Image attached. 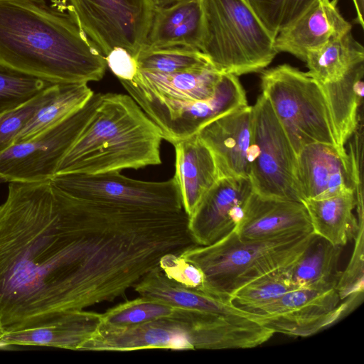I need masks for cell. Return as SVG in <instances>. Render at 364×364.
Masks as SVG:
<instances>
[{
    "label": "cell",
    "mask_w": 364,
    "mask_h": 364,
    "mask_svg": "<svg viewBox=\"0 0 364 364\" xmlns=\"http://www.w3.org/2000/svg\"><path fill=\"white\" fill-rule=\"evenodd\" d=\"M140 213L51 179L9 183L0 205V335L124 296L154 266Z\"/></svg>",
    "instance_id": "1"
},
{
    "label": "cell",
    "mask_w": 364,
    "mask_h": 364,
    "mask_svg": "<svg viewBox=\"0 0 364 364\" xmlns=\"http://www.w3.org/2000/svg\"><path fill=\"white\" fill-rule=\"evenodd\" d=\"M0 64L51 83L99 81L107 67L65 0H0Z\"/></svg>",
    "instance_id": "2"
},
{
    "label": "cell",
    "mask_w": 364,
    "mask_h": 364,
    "mask_svg": "<svg viewBox=\"0 0 364 364\" xmlns=\"http://www.w3.org/2000/svg\"><path fill=\"white\" fill-rule=\"evenodd\" d=\"M119 82L171 144L248 105L237 76L221 73L212 65L175 73L138 69L131 80Z\"/></svg>",
    "instance_id": "3"
},
{
    "label": "cell",
    "mask_w": 364,
    "mask_h": 364,
    "mask_svg": "<svg viewBox=\"0 0 364 364\" xmlns=\"http://www.w3.org/2000/svg\"><path fill=\"white\" fill-rule=\"evenodd\" d=\"M163 139L159 128L130 95L102 94L55 174H98L159 165Z\"/></svg>",
    "instance_id": "4"
},
{
    "label": "cell",
    "mask_w": 364,
    "mask_h": 364,
    "mask_svg": "<svg viewBox=\"0 0 364 364\" xmlns=\"http://www.w3.org/2000/svg\"><path fill=\"white\" fill-rule=\"evenodd\" d=\"M243 328L240 311L232 306L215 311L177 309L170 316L136 326L114 328L100 324L80 350L235 349Z\"/></svg>",
    "instance_id": "5"
},
{
    "label": "cell",
    "mask_w": 364,
    "mask_h": 364,
    "mask_svg": "<svg viewBox=\"0 0 364 364\" xmlns=\"http://www.w3.org/2000/svg\"><path fill=\"white\" fill-rule=\"evenodd\" d=\"M314 236L313 231H308L243 240L233 230L211 245H194L179 255L200 269L207 290L230 297L261 276L291 265Z\"/></svg>",
    "instance_id": "6"
},
{
    "label": "cell",
    "mask_w": 364,
    "mask_h": 364,
    "mask_svg": "<svg viewBox=\"0 0 364 364\" xmlns=\"http://www.w3.org/2000/svg\"><path fill=\"white\" fill-rule=\"evenodd\" d=\"M200 51L221 73L263 70L278 53L275 38L245 0H202Z\"/></svg>",
    "instance_id": "7"
},
{
    "label": "cell",
    "mask_w": 364,
    "mask_h": 364,
    "mask_svg": "<svg viewBox=\"0 0 364 364\" xmlns=\"http://www.w3.org/2000/svg\"><path fill=\"white\" fill-rule=\"evenodd\" d=\"M261 87L296 154L316 142L339 146L321 85L307 73L279 65L262 72Z\"/></svg>",
    "instance_id": "8"
},
{
    "label": "cell",
    "mask_w": 364,
    "mask_h": 364,
    "mask_svg": "<svg viewBox=\"0 0 364 364\" xmlns=\"http://www.w3.org/2000/svg\"><path fill=\"white\" fill-rule=\"evenodd\" d=\"M248 178L262 196L302 201L296 178V154L268 99L252 106Z\"/></svg>",
    "instance_id": "9"
},
{
    "label": "cell",
    "mask_w": 364,
    "mask_h": 364,
    "mask_svg": "<svg viewBox=\"0 0 364 364\" xmlns=\"http://www.w3.org/2000/svg\"><path fill=\"white\" fill-rule=\"evenodd\" d=\"M102 93L36 137L14 144L0 153V181L50 179L97 107Z\"/></svg>",
    "instance_id": "10"
},
{
    "label": "cell",
    "mask_w": 364,
    "mask_h": 364,
    "mask_svg": "<svg viewBox=\"0 0 364 364\" xmlns=\"http://www.w3.org/2000/svg\"><path fill=\"white\" fill-rule=\"evenodd\" d=\"M87 36L107 55L114 48L136 58L154 9L149 0H65Z\"/></svg>",
    "instance_id": "11"
},
{
    "label": "cell",
    "mask_w": 364,
    "mask_h": 364,
    "mask_svg": "<svg viewBox=\"0 0 364 364\" xmlns=\"http://www.w3.org/2000/svg\"><path fill=\"white\" fill-rule=\"evenodd\" d=\"M249 314L264 316L275 333L309 336L329 327L346 314L336 288H295Z\"/></svg>",
    "instance_id": "12"
},
{
    "label": "cell",
    "mask_w": 364,
    "mask_h": 364,
    "mask_svg": "<svg viewBox=\"0 0 364 364\" xmlns=\"http://www.w3.org/2000/svg\"><path fill=\"white\" fill-rule=\"evenodd\" d=\"M252 192L249 178H220L188 217V228L194 243L209 245L232 232Z\"/></svg>",
    "instance_id": "13"
},
{
    "label": "cell",
    "mask_w": 364,
    "mask_h": 364,
    "mask_svg": "<svg viewBox=\"0 0 364 364\" xmlns=\"http://www.w3.org/2000/svg\"><path fill=\"white\" fill-rule=\"evenodd\" d=\"M296 178L302 200L323 199L353 189L350 161L346 149L313 143L296 154Z\"/></svg>",
    "instance_id": "14"
},
{
    "label": "cell",
    "mask_w": 364,
    "mask_h": 364,
    "mask_svg": "<svg viewBox=\"0 0 364 364\" xmlns=\"http://www.w3.org/2000/svg\"><path fill=\"white\" fill-rule=\"evenodd\" d=\"M196 134L211 151L220 178H248L252 106L247 105L215 118Z\"/></svg>",
    "instance_id": "15"
},
{
    "label": "cell",
    "mask_w": 364,
    "mask_h": 364,
    "mask_svg": "<svg viewBox=\"0 0 364 364\" xmlns=\"http://www.w3.org/2000/svg\"><path fill=\"white\" fill-rule=\"evenodd\" d=\"M338 0H321L310 6L275 38L277 51L289 53L305 62L309 53L351 31L341 15Z\"/></svg>",
    "instance_id": "16"
},
{
    "label": "cell",
    "mask_w": 364,
    "mask_h": 364,
    "mask_svg": "<svg viewBox=\"0 0 364 364\" xmlns=\"http://www.w3.org/2000/svg\"><path fill=\"white\" fill-rule=\"evenodd\" d=\"M234 231L243 240H264L312 228L302 201L264 197L253 191Z\"/></svg>",
    "instance_id": "17"
},
{
    "label": "cell",
    "mask_w": 364,
    "mask_h": 364,
    "mask_svg": "<svg viewBox=\"0 0 364 364\" xmlns=\"http://www.w3.org/2000/svg\"><path fill=\"white\" fill-rule=\"evenodd\" d=\"M101 323V314L87 310L59 314L48 319L0 335V347L46 346L80 350Z\"/></svg>",
    "instance_id": "18"
},
{
    "label": "cell",
    "mask_w": 364,
    "mask_h": 364,
    "mask_svg": "<svg viewBox=\"0 0 364 364\" xmlns=\"http://www.w3.org/2000/svg\"><path fill=\"white\" fill-rule=\"evenodd\" d=\"M203 33L202 0H180L154 10L141 51L170 47L200 50Z\"/></svg>",
    "instance_id": "19"
},
{
    "label": "cell",
    "mask_w": 364,
    "mask_h": 364,
    "mask_svg": "<svg viewBox=\"0 0 364 364\" xmlns=\"http://www.w3.org/2000/svg\"><path fill=\"white\" fill-rule=\"evenodd\" d=\"M172 144L176 154L174 177L183 210L190 217L220 177L211 151L197 134Z\"/></svg>",
    "instance_id": "20"
},
{
    "label": "cell",
    "mask_w": 364,
    "mask_h": 364,
    "mask_svg": "<svg viewBox=\"0 0 364 364\" xmlns=\"http://www.w3.org/2000/svg\"><path fill=\"white\" fill-rule=\"evenodd\" d=\"M311 221L313 232L333 245L345 246L354 239L363 219L358 220L355 191L346 189L323 199L302 200Z\"/></svg>",
    "instance_id": "21"
},
{
    "label": "cell",
    "mask_w": 364,
    "mask_h": 364,
    "mask_svg": "<svg viewBox=\"0 0 364 364\" xmlns=\"http://www.w3.org/2000/svg\"><path fill=\"white\" fill-rule=\"evenodd\" d=\"M364 61L352 67L336 81L321 84L338 146L345 145L360 119L364 90Z\"/></svg>",
    "instance_id": "22"
},
{
    "label": "cell",
    "mask_w": 364,
    "mask_h": 364,
    "mask_svg": "<svg viewBox=\"0 0 364 364\" xmlns=\"http://www.w3.org/2000/svg\"><path fill=\"white\" fill-rule=\"evenodd\" d=\"M133 289L140 296L182 309L215 311L232 304L230 297L190 289L172 281L159 264L146 274Z\"/></svg>",
    "instance_id": "23"
},
{
    "label": "cell",
    "mask_w": 364,
    "mask_h": 364,
    "mask_svg": "<svg viewBox=\"0 0 364 364\" xmlns=\"http://www.w3.org/2000/svg\"><path fill=\"white\" fill-rule=\"evenodd\" d=\"M343 247L315 235L306 250L286 268L296 288H336L341 272L338 266Z\"/></svg>",
    "instance_id": "24"
},
{
    "label": "cell",
    "mask_w": 364,
    "mask_h": 364,
    "mask_svg": "<svg viewBox=\"0 0 364 364\" xmlns=\"http://www.w3.org/2000/svg\"><path fill=\"white\" fill-rule=\"evenodd\" d=\"M94 93L87 83H59L54 95L19 131L12 145L31 140L60 122L82 107Z\"/></svg>",
    "instance_id": "25"
},
{
    "label": "cell",
    "mask_w": 364,
    "mask_h": 364,
    "mask_svg": "<svg viewBox=\"0 0 364 364\" xmlns=\"http://www.w3.org/2000/svg\"><path fill=\"white\" fill-rule=\"evenodd\" d=\"M364 61V48L351 31L308 53L307 74L319 83L338 80L352 67Z\"/></svg>",
    "instance_id": "26"
},
{
    "label": "cell",
    "mask_w": 364,
    "mask_h": 364,
    "mask_svg": "<svg viewBox=\"0 0 364 364\" xmlns=\"http://www.w3.org/2000/svg\"><path fill=\"white\" fill-rule=\"evenodd\" d=\"M295 288L284 268L264 274L241 287L230 294V300L237 308L250 313Z\"/></svg>",
    "instance_id": "27"
},
{
    "label": "cell",
    "mask_w": 364,
    "mask_h": 364,
    "mask_svg": "<svg viewBox=\"0 0 364 364\" xmlns=\"http://www.w3.org/2000/svg\"><path fill=\"white\" fill-rule=\"evenodd\" d=\"M138 69L159 73H175L212 65L199 50L170 47L141 51L136 58Z\"/></svg>",
    "instance_id": "28"
},
{
    "label": "cell",
    "mask_w": 364,
    "mask_h": 364,
    "mask_svg": "<svg viewBox=\"0 0 364 364\" xmlns=\"http://www.w3.org/2000/svg\"><path fill=\"white\" fill-rule=\"evenodd\" d=\"M178 308L142 296L121 303L101 314L100 325L107 328L139 326L173 315Z\"/></svg>",
    "instance_id": "29"
},
{
    "label": "cell",
    "mask_w": 364,
    "mask_h": 364,
    "mask_svg": "<svg viewBox=\"0 0 364 364\" xmlns=\"http://www.w3.org/2000/svg\"><path fill=\"white\" fill-rule=\"evenodd\" d=\"M269 33L276 38L310 6L321 0H245Z\"/></svg>",
    "instance_id": "30"
},
{
    "label": "cell",
    "mask_w": 364,
    "mask_h": 364,
    "mask_svg": "<svg viewBox=\"0 0 364 364\" xmlns=\"http://www.w3.org/2000/svg\"><path fill=\"white\" fill-rule=\"evenodd\" d=\"M52 84L0 64V114L27 102Z\"/></svg>",
    "instance_id": "31"
},
{
    "label": "cell",
    "mask_w": 364,
    "mask_h": 364,
    "mask_svg": "<svg viewBox=\"0 0 364 364\" xmlns=\"http://www.w3.org/2000/svg\"><path fill=\"white\" fill-rule=\"evenodd\" d=\"M58 84L50 85L27 102L0 114V153L12 146L19 131L56 92Z\"/></svg>",
    "instance_id": "32"
},
{
    "label": "cell",
    "mask_w": 364,
    "mask_h": 364,
    "mask_svg": "<svg viewBox=\"0 0 364 364\" xmlns=\"http://www.w3.org/2000/svg\"><path fill=\"white\" fill-rule=\"evenodd\" d=\"M159 266L172 281L190 289L208 291L200 269L179 254H166L160 259Z\"/></svg>",
    "instance_id": "33"
},
{
    "label": "cell",
    "mask_w": 364,
    "mask_h": 364,
    "mask_svg": "<svg viewBox=\"0 0 364 364\" xmlns=\"http://www.w3.org/2000/svg\"><path fill=\"white\" fill-rule=\"evenodd\" d=\"M105 60L119 80H131L138 71L136 58L122 48H114L105 55Z\"/></svg>",
    "instance_id": "34"
},
{
    "label": "cell",
    "mask_w": 364,
    "mask_h": 364,
    "mask_svg": "<svg viewBox=\"0 0 364 364\" xmlns=\"http://www.w3.org/2000/svg\"><path fill=\"white\" fill-rule=\"evenodd\" d=\"M357 14L356 22L364 27L363 11H364V0H353Z\"/></svg>",
    "instance_id": "35"
},
{
    "label": "cell",
    "mask_w": 364,
    "mask_h": 364,
    "mask_svg": "<svg viewBox=\"0 0 364 364\" xmlns=\"http://www.w3.org/2000/svg\"><path fill=\"white\" fill-rule=\"evenodd\" d=\"M153 9H156L161 7H164L168 5H171L175 2H177L180 0H149Z\"/></svg>",
    "instance_id": "36"
}]
</instances>
